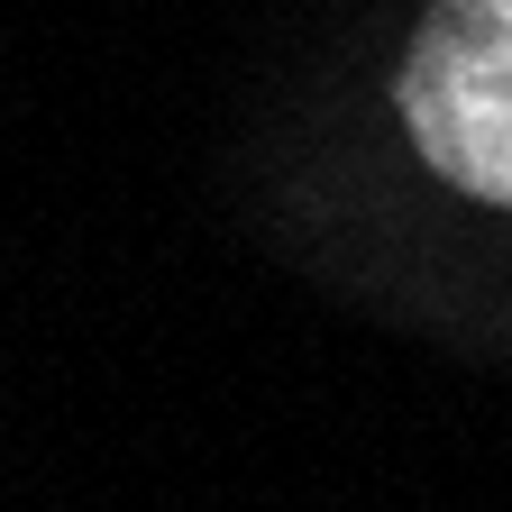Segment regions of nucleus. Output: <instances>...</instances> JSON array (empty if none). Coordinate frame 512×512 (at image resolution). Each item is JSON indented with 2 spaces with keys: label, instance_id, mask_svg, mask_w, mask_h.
<instances>
[{
  "label": "nucleus",
  "instance_id": "f257e3e1",
  "mask_svg": "<svg viewBox=\"0 0 512 512\" xmlns=\"http://www.w3.org/2000/svg\"><path fill=\"white\" fill-rule=\"evenodd\" d=\"M403 119L458 192L512 211V0H430L403 55Z\"/></svg>",
  "mask_w": 512,
  "mask_h": 512
}]
</instances>
